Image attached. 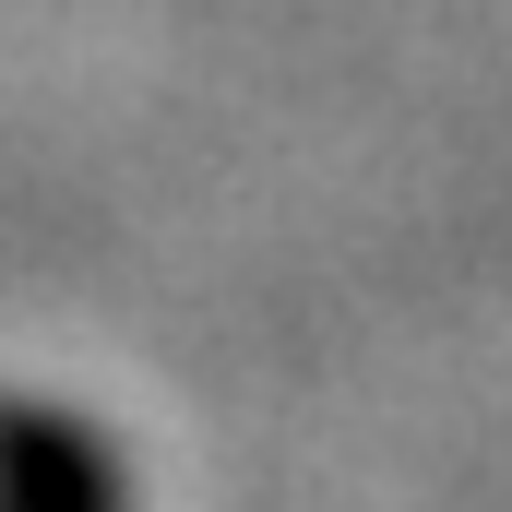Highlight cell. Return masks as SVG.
<instances>
[{"label":"cell","mask_w":512,"mask_h":512,"mask_svg":"<svg viewBox=\"0 0 512 512\" xmlns=\"http://www.w3.org/2000/svg\"><path fill=\"white\" fill-rule=\"evenodd\" d=\"M0 512H131V465L96 417L0 393Z\"/></svg>","instance_id":"cell-1"}]
</instances>
